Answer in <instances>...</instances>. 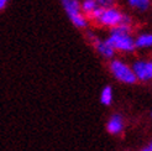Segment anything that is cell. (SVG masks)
I'll return each instance as SVG.
<instances>
[{"label":"cell","mask_w":152,"mask_h":151,"mask_svg":"<svg viewBox=\"0 0 152 151\" xmlns=\"http://www.w3.org/2000/svg\"><path fill=\"white\" fill-rule=\"evenodd\" d=\"M89 19L96 22L98 25L110 29L116 27L119 25H132L131 16L123 12L116 6L106 7V9H102V7L98 6L94 12L88 18V20Z\"/></svg>","instance_id":"obj_1"},{"label":"cell","mask_w":152,"mask_h":151,"mask_svg":"<svg viewBox=\"0 0 152 151\" xmlns=\"http://www.w3.org/2000/svg\"><path fill=\"white\" fill-rule=\"evenodd\" d=\"M115 52L131 54L136 50L135 39L131 36V25H119L110 30L108 39Z\"/></svg>","instance_id":"obj_2"},{"label":"cell","mask_w":152,"mask_h":151,"mask_svg":"<svg viewBox=\"0 0 152 151\" xmlns=\"http://www.w3.org/2000/svg\"><path fill=\"white\" fill-rule=\"evenodd\" d=\"M62 6L72 25L77 29H86L88 26V18L82 12L80 0H61Z\"/></svg>","instance_id":"obj_3"},{"label":"cell","mask_w":152,"mask_h":151,"mask_svg":"<svg viewBox=\"0 0 152 151\" xmlns=\"http://www.w3.org/2000/svg\"><path fill=\"white\" fill-rule=\"evenodd\" d=\"M109 71L113 74V77L116 81L125 83V84H134L136 82V77L131 66H129L126 62L121 59L113 58L109 63Z\"/></svg>","instance_id":"obj_4"},{"label":"cell","mask_w":152,"mask_h":151,"mask_svg":"<svg viewBox=\"0 0 152 151\" xmlns=\"http://www.w3.org/2000/svg\"><path fill=\"white\" fill-rule=\"evenodd\" d=\"M131 68L136 81L150 82L152 79V59H136L132 62Z\"/></svg>","instance_id":"obj_5"},{"label":"cell","mask_w":152,"mask_h":151,"mask_svg":"<svg viewBox=\"0 0 152 151\" xmlns=\"http://www.w3.org/2000/svg\"><path fill=\"white\" fill-rule=\"evenodd\" d=\"M88 37H89V40L90 42L93 43V46L96 51V54L99 55L100 57L105 58V59H113L114 56H115V50L113 48V46L110 45V42L108 40H102L99 39V37H96L94 34L92 32H88Z\"/></svg>","instance_id":"obj_6"},{"label":"cell","mask_w":152,"mask_h":151,"mask_svg":"<svg viewBox=\"0 0 152 151\" xmlns=\"http://www.w3.org/2000/svg\"><path fill=\"white\" fill-rule=\"evenodd\" d=\"M124 125H125V123H124L123 117L120 114H113L109 118L108 123H106V130L111 135H119L123 133Z\"/></svg>","instance_id":"obj_7"},{"label":"cell","mask_w":152,"mask_h":151,"mask_svg":"<svg viewBox=\"0 0 152 151\" xmlns=\"http://www.w3.org/2000/svg\"><path fill=\"white\" fill-rule=\"evenodd\" d=\"M136 48L146 50L152 47V34L151 32H142L135 39Z\"/></svg>","instance_id":"obj_8"},{"label":"cell","mask_w":152,"mask_h":151,"mask_svg":"<svg viewBox=\"0 0 152 151\" xmlns=\"http://www.w3.org/2000/svg\"><path fill=\"white\" fill-rule=\"evenodd\" d=\"M126 3L131 9L139 11V12L147 11L152 5L151 0H126Z\"/></svg>","instance_id":"obj_9"},{"label":"cell","mask_w":152,"mask_h":151,"mask_svg":"<svg viewBox=\"0 0 152 151\" xmlns=\"http://www.w3.org/2000/svg\"><path fill=\"white\" fill-rule=\"evenodd\" d=\"M98 7V4L95 0H82L80 1V9L82 12L86 15L87 18H89L90 15L94 12V10Z\"/></svg>","instance_id":"obj_10"},{"label":"cell","mask_w":152,"mask_h":151,"mask_svg":"<svg viewBox=\"0 0 152 151\" xmlns=\"http://www.w3.org/2000/svg\"><path fill=\"white\" fill-rule=\"evenodd\" d=\"M114 99V93H113V88L110 86H105L102 89L100 93V102L103 105H110Z\"/></svg>","instance_id":"obj_11"},{"label":"cell","mask_w":152,"mask_h":151,"mask_svg":"<svg viewBox=\"0 0 152 151\" xmlns=\"http://www.w3.org/2000/svg\"><path fill=\"white\" fill-rule=\"evenodd\" d=\"M98 6L102 9H106V7H111L115 6V0H95Z\"/></svg>","instance_id":"obj_12"},{"label":"cell","mask_w":152,"mask_h":151,"mask_svg":"<svg viewBox=\"0 0 152 151\" xmlns=\"http://www.w3.org/2000/svg\"><path fill=\"white\" fill-rule=\"evenodd\" d=\"M9 1L10 0H0V10H4L6 7V5L9 4Z\"/></svg>","instance_id":"obj_13"},{"label":"cell","mask_w":152,"mask_h":151,"mask_svg":"<svg viewBox=\"0 0 152 151\" xmlns=\"http://www.w3.org/2000/svg\"><path fill=\"white\" fill-rule=\"evenodd\" d=\"M147 149L150 150V151H152V141L150 142V144H148V146H147Z\"/></svg>","instance_id":"obj_14"},{"label":"cell","mask_w":152,"mask_h":151,"mask_svg":"<svg viewBox=\"0 0 152 151\" xmlns=\"http://www.w3.org/2000/svg\"><path fill=\"white\" fill-rule=\"evenodd\" d=\"M141 151H150V150H148V149H147V146H146V147H145V149H142V150H141Z\"/></svg>","instance_id":"obj_15"},{"label":"cell","mask_w":152,"mask_h":151,"mask_svg":"<svg viewBox=\"0 0 152 151\" xmlns=\"http://www.w3.org/2000/svg\"><path fill=\"white\" fill-rule=\"evenodd\" d=\"M151 115H152V113H151Z\"/></svg>","instance_id":"obj_16"}]
</instances>
